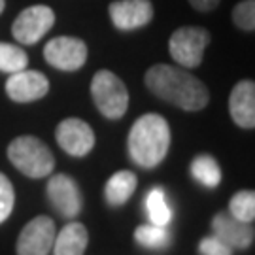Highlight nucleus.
<instances>
[{
	"label": "nucleus",
	"mask_w": 255,
	"mask_h": 255,
	"mask_svg": "<svg viewBox=\"0 0 255 255\" xmlns=\"http://www.w3.org/2000/svg\"><path fill=\"white\" fill-rule=\"evenodd\" d=\"M146 87L157 99L174 104L185 112H199L210 102L206 85L183 68L170 64H155L146 72Z\"/></svg>",
	"instance_id": "f257e3e1"
},
{
	"label": "nucleus",
	"mask_w": 255,
	"mask_h": 255,
	"mask_svg": "<svg viewBox=\"0 0 255 255\" xmlns=\"http://www.w3.org/2000/svg\"><path fill=\"white\" fill-rule=\"evenodd\" d=\"M170 147L168 121L159 114H144L128 132L127 149L130 161L140 168H155L163 163Z\"/></svg>",
	"instance_id": "f03ea898"
},
{
	"label": "nucleus",
	"mask_w": 255,
	"mask_h": 255,
	"mask_svg": "<svg viewBox=\"0 0 255 255\" xmlns=\"http://www.w3.org/2000/svg\"><path fill=\"white\" fill-rule=\"evenodd\" d=\"M8 159L21 174L27 178L40 180L51 176L55 168V157L51 149L36 136H17L9 142Z\"/></svg>",
	"instance_id": "7ed1b4c3"
},
{
	"label": "nucleus",
	"mask_w": 255,
	"mask_h": 255,
	"mask_svg": "<svg viewBox=\"0 0 255 255\" xmlns=\"http://www.w3.org/2000/svg\"><path fill=\"white\" fill-rule=\"evenodd\" d=\"M91 97L97 110L106 119H121L128 108V91L114 72L99 70L91 80Z\"/></svg>",
	"instance_id": "20e7f679"
},
{
	"label": "nucleus",
	"mask_w": 255,
	"mask_h": 255,
	"mask_svg": "<svg viewBox=\"0 0 255 255\" xmlns=\"http://www.w3.org/2000/svg\"><path fill=\"white\" fill-rule=\"evenodd\" d=\"M210 44V34L202 27H180L168 40V51L183 68H197L202 63L204 49Z\"/></svg>",
	"instance_id": "39448f33"
},
{
	"label": "nucleus",
	"mask_w": 255,
	"mask_h": 255,
	"mask_svg": "<svg viewBox=\"0 0 255 255\" xmlns=\"http://www.w3.org/2000/svg\"><path fill=\"white\" fill-rule=\"evenodd\" d=\"M47 201L64 219H74L83 208V197L78 182L66 174H53L47 182Z\"/></svg>",
	"instance_id": "423d86ee"
},
{
	"label": "nucleus",
	"mask_w": 255,
	"mask_h": 255,
	"mask_svg": "<svg viewBox=\"0 0 255 255\" xmlns=\"http://www.w3.org/2000/svg\"><path fill=\"white\" fill-rule=\"evenodd\" d=\"M44 59L57 70L76 72L87 61V46L83 40L74 36L51 38L44 47Z\"/></svg>",
	"instance_id": "0eeeda50"
},
{
	"label": "nucleus",
	"mask_w": 255,
	"mask_h": 255,
	"mask_svg": "<svg viewBox=\"0 0 255 255\" xmlns=\"http://www.w3.org/2000/svg\"><path fill=\"white\" fill-rule=\"evenodd\" d=\"M55 23V11L49 6L36 4L30 8L23 9L17 19L11 25V34L23 46L36 44L40 38L51 30Z\"/></svg>",
	"instance_id": "6e6552de"
},
{
	"label": "nucleus",
	"mask_w": 255,
	"mask_h": 255,
	"mask_svg": "<svg viewBox=\"0 0 255 255\" xmlns=\"http://www.w3.org/2000/svg\"><path fill=\"white\" fill-rule=\"evenodd\" d=\"M57 227L49 216H36L21 229L17 237V255H49Z\"/></svg>",
	"instance_id": "1a4fd4ad"
},
{
	"label": "nucleus",
	"mask_w": 255,
	"mask_h": 255,
	"mask_svg": "<svg viewBox=\"0 0 255 255\" xmlns=\"http://www.w3.org/2000/svg\"><path fill=\"white\" fill-rule=\"evenodd\" d=\"M59 147L72 157H85L95 147V132L89 123L78 118L63 119L55 128Z\"/></svg>",
	"instance_id": "9d476101"
},
{
	"label": "nucleus",
	"mask_w": 255,
	"mask_h": 255,
	"mask_svg": "<svg viewBox=\"0 0 255 255\" xmlns=\"http://www.w3.org/2000/svg\"><path fill=\"white\" fill-rule=\"evenodd\" d=\"M6 95L13 102L19 104H27V102H34L44 99L49 91V80L46 74L38 72V70H19V72L9 74L6 80Z\"/></svg>",
	"instance_id": "9b49d317"
},
{
	"label": "nucleus",
	"mask_w": 255,
	"mask_h": 255,
	"mask_svg": "<svg viewBox=\"0 0 255 255\" xmlns=\"http://www.w3.org/2000/svg\"><path fill=\"white\" fill-rule=\"evenodd\" d=\"M110 19L119 30H134L146 27L153 19L151 0H116L110 4Z\"/></svg>",
	"instance_id": "f8f14e48"
},
{
	"label": "nucleus",
	"mask_w": 255,
	"mask_h": 255,
	"mask_svg": "<svg viewBox=\"0 0 255 255\" xmlns=\"http://www.w3.org/2000/svg\"><path fill=\"white\" fill-rule=\"evenodd\" d=\"M212 233L219 238L223 244H227L233 250H248L254 244L255 231L252 223H244L233 218L229 212L216 214L212 219Z\"/></svg>",
	"instance_id": "ddd939ff"
},
{
	"label": "nucleus",
	"mask_w": 255,
	"mask_h": 255,
	"mask_svg": "<svg viewBox=\"0 0 255 255\" xmlns=\"http://www.w3.org/2000/svg\"><path fill=\"white\" fill-rule=\"evenodd\" d=\"M229 114L240 128L255 127V83L252 80L238 82L229 95Z\"/></svg>",
	"instance_id": "4468645a"
},
{
	"label": "nucleus",
	"mask_w": 255,
	"mask_h": 255,
	"mask_svg": "<svg viewBox=\"0 0 255 255\" xmlns=\"http://www.w3.org/2000/svg\"><path fill=\"white\" fill-rule=\"evenodd\" d=\"M87 242H89L87 227L80 221H70L55 235L51 252L53 255H83L87 250Z\"/></svg>",
	"instance_id": "2eb2a0df"
},
{
	"label": "nucleus",
	"mask_w": 255,
	"mask_h": 255,
	"mask_svg": "<svg viewBox=\"0 0 255 255\" xmlns=\"http://www.w3.org/2000/svg\"><path fill=\"white\" fill-rule=\"evenodd\" d=\"M136 185L138 178L134 172H130V170L116 172L106 182V187H104V197H106L108 206H112V208L123 206L132 197V193L136 191Z\"/></svg>",
	"instance_id": "dca6fc26"
},
{
	"label": "nucleus",
	"mask_w": 255,
	"mask_h": 255,
	"mask_svg": "<svg viewBox=\"0 0 255 255\" xmlns=\"http://www.w3.org/2000/svg\"><path fill=\"white\" fill-rule=\"evenodd\" d=\"M189 172H191L195 182H199L201 185L208 187V189H214L221 183V166L208 153L197 155L191 161Z\"/></svg>",
	"instance_id": "f3484780"
},
{
	"label": "nucleus",
	"mask_w": 255,
	"mask_h": 255,
	"mask_svg": "<svg viewBox=\"0 0 255 255\" xmlns=\"http://www.w3.org/2000/svg\"><path fill=\"white\" fill-rule=\"evenodd\" d=\"M146 212L149 223L159 225V227H166L172 221V210L166 202V193L163 187H153L149 189L146 195Z\"/></svg>",
	"instance_id": "a211bd4d"
},
{
	"label": "nucleus",
	"mask_w": 255,
	"mask_h": 255,
	"mask_svg": "<svg viewBox=\"0 0 255 255\" xmlns=\"http://www.w3.org/2000/svg\"><path fill=\"white\" fill-rule=\"evenodd\" d=\"M134 240L138 246L147 248V250H164L170 244V233L166 227H159L153 223L140 225L134 231Z\"/></svg>",
	"instance_id": "6ab92c4d"
},
{
	"label": "nucleus",
	"mask_w": 255,
	"mask_h": 255,
	"mask_svg": "<svg viewBox=\"0 0 255 255\" xmlns=\"http://www.w3.org/2000/svg\"><path fill=\"white\" fill-rule=\"evenodd\" d=\"M28 55L21 46L0 42V72L13 74L27 68Z\"/></svg>",
	"instance_id": "aec40b11"
},
{
	"label": "nucleus",
	"mask_w": 255,
	"mask_h": 255,
	"mask_svg": "<svg viewBox=\"0 0 255 255\" xmlns=\"http://www.w3.org/2000/svg\"><path fill=\"white\" fill-rule=\"evenodd\" d=\"M229 214L238 221L254 223L255 219V193L254 191H238L229 201Z\"/></svg>",
	"instance_id": "412c9836"
},
{
	"label": "nucleus",
	"mask_w": 255,
	"mask_h": 255,
	"mask_svg": "<svg viewBox=\"0 0 255 255\" xmlns=\"http://www.w3.org/2000/svg\"><path fill=\"white\" fill-rule=\"evenodd\" d=\"M233 23L238 28L254 32L255 28V0H242L233 8Z\"/></svg>",
	"instance_id": "4be33fe9"
},
{
	"label": "nucleus",
	"mask_w": 255,
	"mask_h": 255,
	"mask_svg": "<svg viewBox=\"0 0 255 255\" xmlns=\"http://www.w3.org/2000/svg\"><path fill=\"white\" fill-rule=\"evenodd\" d=\"M15 206V191L6 174L0 172V223L9 218Z\"/></svg>",
	"instance_id": "5701e85b"
},
{
	"label": "nucleus",
	"mask_w": 255,
	"mask_h": 255,
	"mask_svg": "<svg viewBox=\"0 0 255 255\" xmlns=\"http://www.w3.org/2000/svg\"><path fill=\"white\" fill-rule=\"evenodd\" d=\"M199 252L202 255H233V248H229L227 244H223L219 238L204 237L199 244Z\"/></svg>",
	"instance_id": "b1692460"
},
{
	"label": "nucleus",
	"mask_w": 255,
	"mask_h": 255,
	"mask_svg": "<svg viewBox=\"0 0 255 255\" xmlns=\"http://www.w3.org/2000/svg\"><path fill=\"white\" fill-rule=\"evenodd\" d=\"M219 2L221 0H189V4L199 11H212V9L218 8Z\"/></svg>",
	"instance_id": "393cba45"
},
{
	"label": "nucleus",
	"mask_w": 255,
	"mask_h": 255,
	"mask_svg": "<svg viewBox=\"0 0 255 255\" xmlns=\"http://www.w3.org/2000/svg\"><path fill=\"white\" fill-rule=\"evenodd\" d=\"M4 6H6V0H0V13L4 11Z\"/></svg>",
	"instance_id": "a878e982"
}]
</instances>
